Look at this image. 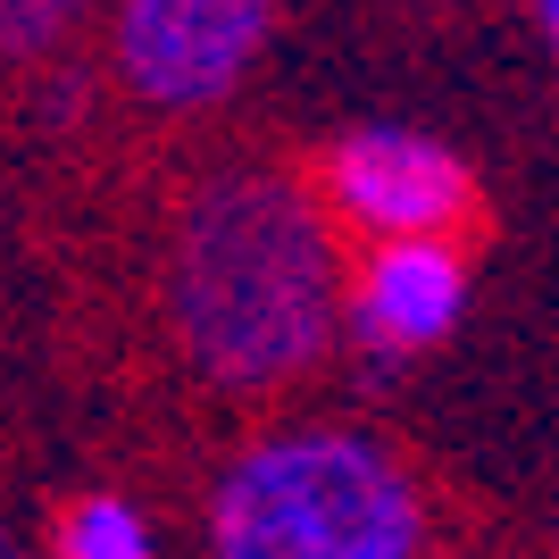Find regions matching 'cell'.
Listing matches in <instances>:
<instances>
[{
	"instance_id": "cell-5",
	"label": "cell",
	"mask_w": 559,
	"mask_h": 559,
	"mask_svg": "<svg viewBox=\"0 0 559 559\" xmlns=\"http://www.w3.org/2000/svg\"><path fill=\"white\" fill-rule=\"evenodd\" d=\"M467 267L451 259V242H384L359 276V343L368 350H418L460 318Z\"/></svg>"
},
{
	"instance_id": "cell-6",
	"label": "cell",
	"mask_w": 559,
	"mask_h": 559,
	"mask_svg": "<svg viewBox=\"0 0 559 559\" xmlns=\"http://www.w3.org/2000/svg\"><path fill=\"white\" fill-rule=\"evenodd\" d=\"M59 551H68V559H151V526H142L134 501L93 492V501H75V510H68Z\"/></svg>"
},
{
	"instance_id": "cell-4",
	"label": "cell",
	"mask_w": 559,
	"mask_h": 559,
	"mask_svg": "<svg viewBox=\"0 0 559 559\" xmlns=\"http://www.w3.org/2000/svg\"><path fill=\"white\" fill-rule=\"evenodd\" d=\"M334 201L368 217L384 242H443V226L467 210V167L426 134L359 126L334 142Z\"/></svg>"
},
{
	"instance_id": "cell-8",
	"label": "cell",
	"mask_w": 559,
	"mask_h": 559,
	"mask_svg": "<svg viewBox=\"0 0 559 559\" xmlns=\"http://www.w3.org/2000/svg\"><path fill=\"white\" fill-rule=\"evenodd\" d=\"M543 25H551V43H559V0H551V9H543Z\"/></svg>"
},
{
	"instance_id": "cell-2",
	"label": "cell",
	"mask_w": 559,
	"mask_h": 559,
	"mask_svg": "<svg viewBox=\"0 0 559 559\" xmlns=\"http://www.w3.org/2000/svg\"><path fill=\"white\" fill-rule=\"evenodd\" d=\"M217 559H418V492L368 435H267L217 485Z\"/></svg>"
},
{
	"instance_id": "cell-1",
	"label": "cell",
	"mask_w": 559,
	"mask_h": 559,
	"mask_svg": "<svg viewBox=\"0 0 559 559\" xmlns=\"http://www.w3.org/2000/svg\"><path fill=\"white\" fill-rule=\"evenodd\" d=\"M176 318L192 359L226 384L301 368L334 326L326 226L284 176H217L176 234Z\"/></svg>"
},
{
	"instance_id": "cell-7",
	"label": "cell",
	"mask_w": 559,
	"mask_h": 559,
	"mask_svg": "<svg viewBox=\"0 0 559 559\" xmlns=\"http://www.w3.org/2000/svg\"><path fill=\"white\" fill-rule=\"evenodd\" d=\"M59 9H0V43H43V34H59Z\"/></svg>"
},
{
	"instance_id": "cell-3",
	"label": "cell",
	"mask_w": 559,
	"mask_h": 559,
	"mask_svg": "<svg viewBox=\"0 0 559 559\" xmlns=\"http://www.w3.org/2000/svg\"><path fill=\"white\" fill-rule=\"evenodd\" d=\"M267 25L276 17L259 0H134L117 17V68L134 75V93L192 109V100H217L251 68Z\"/></svg>"
}]
</instances>
